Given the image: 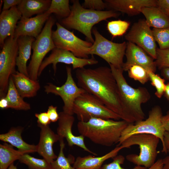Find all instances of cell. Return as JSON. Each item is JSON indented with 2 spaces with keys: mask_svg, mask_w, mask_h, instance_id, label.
I'll return each instance as SVG.
<instances>
[{
  "mask_svg": "<svg viewBox=\"0 0 169 169\" xmlns=\"http://www.w3.org/2000/svg\"><path fill=\"white\" fill-rule=\"evenodd\" d=\"M76 77L79 87L94 95L129 123L117 83L110 68L102 66L95 69H78Z\"/></svg>",
  "mask_w": 169,
  "mask_h": 169,
  "instance_id": "obj_1",
  "label": "cell"
},
{
  "mask_svg": "<svg viewBox=\"0 0 169 169\" xmlns=\"http://www.w3.org/2000/svg\"><path fill=\"white\" fill-rule=\"evenodd\" d=\"M129 123L124 120L92 118L79 121L77 127L80 135L93 143L106 146L119 143L122 133Z\"/></svg>",
  "mask_w": 169,
  "mask_h": 169,
  "instance_id": "obj_2",
  "label": "cell"
},
{
  "mask_svg": "<svg viewBox=\"0 0 169 169\" xmlns=\"http://www.w3.org/2000/svg\"><path fill=\"white\" fill-rule=\"evenodd\" d=\"M109 65L117 83L129 124L143 120L145 114L141 105L150 100V93L144 87H132L125 78L122 68H117L110 64Z\"/></svg>",
  "mask_w": 169,
  "mask_h": 169,
  "instance_id": "obj_3",
  "label": "cell"
},
{
  "mask_svg": "<svg viewBox=\"0 0 169 169\" xmlns=\"http://www.w3.org/2000/svg\"><path fill=\"white\" fill-rule=\"evenodd\" d=\"M71 1V13L67 18L61 20L62 25L67 28L76 30L83 34L88 41L93 43L92 35L93 26L100 22L111 18H116L120 13L113 10L98 11L84 8L78 0Z\"/></svg>",
  "mask_w": 169,
  "mask_h": 169,
  "instance_id": "obj_4",
  "label": "cell"
},
{
  "mask_svg": "<svg viewBox=\"0 0 169 169\" xmlns=\"http://www.w3.org/2000/svg\"><path fill=\"white\" fill-rule=\"evenodd\" d=\"M159 139L153 135L137 134L132 135L124 141L120 145L123 148H129L138 145L140 148L138 155L130 154L126 158L129 162L136 165L149 168L155 162L158 154L157 148Z\"/></svg>",
  "mask_w": 169,
  "mask_h": 169,
  "instance_id": "obj_5",
  "label": "cell"
},
{
  "mask_svg": "<svg viewBox=\"0 0 169 169\" xmlns=\"http://www.w3.org/2000/svg\"><path fill=\"white\" fill-rule=\"evenodd\" d=\"M163 116L161 108L158 105L152 107L149 112L148 118L133 123L129 124L122 131L119 142V145L130 136L137 134L154 135L161 140L162 146V152L167 153L164 143L165 131L162 122Z\"/></svg>",
  "mask_w": 169,
  "mask_h": 169,
  "instance_id": "obj_6",
  "label": "cell"
},
{
  "mask_svg": "<svg viewBox=\"0 0 169 169\" xmlns=\"http://www.w3.org/2000/svg\"><path fill=\"white\" fill-rule=\"evenodd\" d=\"M73 112L79 121L87 122L92 118L119 120L120 116L107 107L93 95L85 92L77 98Z\"/></svg>",
  "mask_w": 169,
  "mask_h": 169,
  "instance_id": "obj_7",
  "label": "cell"
},
{
  "mask_svg": "<svg viewBox=\"0 0 169 169\" xmlns=\"http://www.w3.org/2000/svg\"><path fill=\"white\" fill-rule=\"evenodd\" d=\"M55 21L50 16L42 32L33 43V54L27 67L29 77L31 79L37 80L38 70L44 57L48 53L56 48L52 38V28Z\"/></svg>",
  "mask_w": 169,
  "mask_h": 169,
  "instance_id": "obj_8",
  "label": "cell"
},
{
  "mask_svg": "<svg viewBox=\"0 0 169 169\" xmlns=\"http://www.w3.org/2000/svg\"><path fill=\"white\" fill-rule=\"evenodd\" d=\"M92 32L95 41L90 49L89 54L98 55L117 68H122L123 58L125 55L127 42L116 43L103 36L97 29L94 28Z\"/></svg>",
  "mask_w": 169,
  "mask_h": 169,
  "instance_id": "obj_9",
  "label": "cell"
},
{
  "mask_svg": "<svg viewBox=\"0 0 169 169\" xmlns=\"http://www.w3.org/2000/svg\"><path fill=\"white\" fill-rule=\"evenodd\" d=\"M18 38L14 36L7 38L0 51V98L6 96L9 79L16 71L15 66L18 51Z\"/></svg>",
  "mask_w": 169,
  "mask_h": 169,
  "instance_id": "obj_10",
  "label": "cell"
},
{
  "mask_svg": "<svg viewBox=\"0 0 169 169\" xmlns=\"http://www.w3.org/2000/svg\"><path fill=\"white\" fill-rule=\"evenodd\" d=\"M56 25V29L52 32L56 47L69 51L77 57L88 59L93 43L79 38L58 22Z\"/></svg>",
  "mask_w": 169,
  "mask_h": 169,
  "instance_id": "obj_11",
  "label": "cell"
},
{
  "mask_svg": "<svg viewBox=\"0 0 169 169\" xmlns=\"http://www.w3.org/2000/svg\"><path fill=\"white\" fill-rule=\"evenodd\" d=\"M66 71L67 79L62 85L58 86L49 83L44 86V90L47 94L52 93L60 96L64 103L63 111L73 115V107L75 100L86 91L77 85L72 76L71 68L66 66Z\"/></svg>",
  "mask_w": 169,
  "mask_h": 169,
  "instance_id": "obj_12",
  "label": "cell"
},
{
  "mask_svg": "<svg viewBox=\"0 0 169 169\" xmlns=\"http://www.w3.org/2000/svg\"><path fill=\"white\" fill-rule=\"evenodd\" d=\"M125 38L127 42L136 45L156 59L157 48L156 42L152 30L145 20L141 19L134 23Z\"/></svg>",
  "mask_w": 169,
  "mask_h": 169,
  "instance_id": "obj_13",
  "label": "cell"
},
{
  "mask_svg": "<svg viewBox=\"0 0 169 169\" xmlns=\"http://www.w3.org/2000/svg\"><path fill=\"white\" fill-rule=\"evenodd\" d=\"M59 63L72 65L73 69L82 68L87 65L97 64L98 61L94 57L90 59L77 57L71 52L55 48L49 55L45 58L42 62L38 72V76L41 74L44 69L48 65L52 64L54 74L57 70V65Z\"/></svg>",
  "mask_w": 169,
  "mask_h": 169,
  "instance_id": "obj_14",
  "label": "cell"
},
{
  "mask_svg": "<svg viewBox=\"0 0 169 169\" xmlns=\"http://www.w3.org/2000/svg\"><path fill=\"white\" fill-rule=\"evenodd\" d=\"M126 60L122 67L124 71H128L133 65L141 66L148 71L155 73L156 67L154 59L136 45L127 42L125 52Z\"/></svg>",
  "mask_w": 169,
  "mask_h": 169,
  "instance_id": "obj_15",
  "label": "cell"
},
{
  "mask_svg": "<svg viewBox=\"0 0 169 169\" xmlns=\"http://www.w3.org/2000/svg\"><path fill=\"white\" fill-rule=\"evenodd\" d=\"M57 134L61 138H65L68 145L70 146L75 145L84 151L96 155V154L91 151L86 146L84 141V137L80 135L75 136L72 132V127L75 119L73 115L66 113L63 111L59 113Z\"/></svg>",
  "mask_w": 169,
  "mask_h": 169,
  "instance_id": "obj_16",
  "label": "cell"
},
{
  "mask_svg": "<svg viewBox=\"0 0 169 169\" xmlns=\"http://www.w3.org/2000/svg\"><path fill=\"white\" fill-rule=\"evenodd\" d=\"M45 12L28 18H21L18 22L14 37L27 36L36 38L43 30V27L51 15Z\"/></svg>",
  "mask_w": 169,
  "mask_h": 169,
  "instance_id": "obj_17",
  "label": "cell"
},
{
  "mask_svg": "<svg viewBox=\"0 0 169 169\" xmlns=\"http://www.w3.org/2000/svg\"><path fill=\"white\" fill-rule=\"evenodd\" d=\"M40 128L39 140L37 145V152L44 159L51 163L57 157L54 153L53 146L59 141L60 138L50 128L49 125H44L38 124Z\"/></svg>",
  "mask_w": 169,
  "mask_h": 169,
  "instance_id": "obj_18",
  "label": "cell"
},
{
  "mask_svg": "<svg viewBox=\"0 0 169 169\" xmlns=\"http://www.w3.org/2000/svg\"><path fill=\"white\" fill-rule=\"evenodd\" d=\"M105 2L110 10L129 16L140 14L144 7L157 6V0H105Z\"/></svg>",
  "mask_w": 169,
  "mask_h": 169,
  "instance_id": "obj_19",
  "label": "cell"
},
{
  "mask_svg": "<svg viewBox=\"0 0 169 169\" xmlns=\"http://www.w3.org/2000/svg\"><path fill=\"white\" fill-rule=\"evenodd\" d=\"M22 17L17 6L1 12L0 15V44L1 48L7 38L14 36L18 23Z\"/></svg>",
  "mask_w": 169,
  "mask_h": 169,
  "instance_id": "obj_20",
  "label": "cell"
},
{
  "mask_svg": "<svg viewBox=\"0 0 169 169\" xmlns=\"http://www.w3.org/2000/svg\"><path fill=\"white\" fill-rule=\"evenodd\" d=\"M123 149L122 146L120 145L102 156L95 157L89 155L84 157L78 156L75 160L73 166L76 169H101L105 161L109 159L113 158Z\"/></svg>",
  "mask_w": 169,
  "mask_h": 169,
  "instance_id": "obj_21",
  "label": "cell"
},
{
  "mask_svg": "<svg viewBox=\"0 0 169 169\" xmlns=\"http://www.w3.org/2000/svg\"><path fill=\"white\" fill-rule=\"evenodd\" d=\"M11 76L17 90L23 98L32 97L36 95L40 88L37 80L31 79L18 71H16Z\"/></svg>",
  "mask_w": 169,
  "mask_h": 169,
  "instance_id": "obj_22",
  "label": "cell"
},
{
  "mask_svg": "<svg viewBox=\"0 0 169 169\" xmlns=\"http://www.w3.org/2000/svg\"><path fill=\"white\" fill-rule=\"evenodd\" d=\"M23 128L18 126L11 128L8 131L0 135V140L9 143L25 153L37 152V145L28 144L23 139L21 134Z\"/></svg>",
  "mask_w": 169,
  "mask_h": 169,
  "instance_id": "obj_23",
  "label": "cell"
},
{
  "mask_svg": "<svg viewBox=\"0 0 169 169\" xmlns=\"http://www.w3.org/2000/svg\"><path fill=\"white\" fill-rule=\"evenodd\" d=\"M35 38L27 36L19 37L18 38V55L16 66L18 71L29 77L27 64L29 59L32 45Z\"/></svg>",
  "mask_w": 169,
  "mask_h": 169,
  "instance_id": "obj_24",
  "label": "cell"
},
{
  "mask_svg": "<svg viewBox=\"0 0 169 169\" xmlns=\"http://www.w3.org/2000/svg\"><path fill=\"white\" fill-rule=\"evenodd\" d=\"M51 0H22L17 6L22 18H28L34 15L45 13L49 8Z\"/></svg>",
  "mask_w": 169,
  "mask_h": 169,
  "instance_id": "obj_25",
  "label": "cell"
},
{
  "mask_svg": "<svg viewBox=\"0 0 169 169\" xmlns=\"http://www.w3.org/2000/svg\"><path fill=\"white\" fill-rule=\"evenodd\" d=\"M141 13L150 27L159 29L169 27V17L157 6L144 7Z\"/></svg>",
  "mask_w": 169,
  "mask_h": 169,
  "instance_id": "obj_26",
  "label": "cell"
},
{
  "mask_svg": "<svg viewBox=\"0 0 169 169\" xmlns=\"http://www.w3.org/2000/svg\"><path fill=\"white\" fill-rule=\"evenodd\" d=\"M6 97L8 102L9 108L23 110H28L31 109L30 105L23 100L18 92L11 76L9 79Z\"/></svg>",
  "mask_w": 169,
  "mask_h": 169,
  "instance_id": "obj_27",
  "label": "cell"
},
{
  "mask_svg": "<svg viewBox=\"0 0 169 169\" xmlns=\"http://www.w3.org/2000/svg\"><path fill=\"white\" fill-rule=\"evenodd\" d=\"M24 154L14 149L12 145L6 143L0 145V169H8L9 166Z\"/></svg>",
  "mask_w": 169,
  "mask_h": 169,
  "instance_id": "obj_28",
  "label": "cell"
},
{
  "mask_svg": "<svg viewBox=\"0 0 169 169\" xmlns=\"http://www.w3.org/2000/svg\"><path fill=\"white\" fill-rule=\"evenodd\" d=\"M69 0H52L46 13H55L63 19L68 17L71 13Z\"/></svg>",
  "mask_w": 169,
  "mask_h": 169,
  "instance_id": "obj_29",
  "label": "cell"
},
{
  "mask_svg": "<svg viewBox=\"0 0 169 169\" xmlns=\"http://www.w3.org/2000/svg\"><path fill=\"white\" fill-rule=\"evenodd\" d=\"M18 160L27 166L29 169H53L51 163L44 159L36 158L28 153L22 155Z\"/></svg>",
  "mask_w": 169,
  "mask_h": 169,
  "instance_id": "obj_30",
  "label": "cell"
},
{
  "mask_svg": "<svg viewBox=\"0 0 169 169\" xmlns=\"http://www.w3.org/2000/svg\"><path fill=\"white\" fill-rule=\"evenodd\" d=\"M60 150L57 158L51 163L53 169H76L71 165V162L73 163L75 161L71 160L70 158H67L65 156L64 149L65 143L64 138H60L59 141Z\"/></svg>",
  "mask_w": 169,
  "mask_h": 169,
  "instance_id": "obj_31",
  "label": "cell"
},
{
  "mask_svg": "<svg viewBox=\"0 0 169 169\" xmlns=\"http://www.w3.org/2000/svg\"><path fill=\"white\" fill-rule=\"evenodd\" d=\"M130 25L129 22L120 20L108 22L107 28L113 37L120 36L126 32Z\"/></svg>",
  "mask_w": 169,
  "mask_h": 169,
  "instance_id": "obj_32",
  "label": "cell"
},
{
  "mask_svg": "<svg viewBox=\"0 0 169 169\" xmlns=\"http://www.w3.org/2000/svg\"><path fill=\"white\" fill-rule=\"evenodd\" d=\"M127 71L130 78L138 81L142 84H145L149 80L148 71L140 66L133 65Z\"/></svg>",
  "mask_w": 169,
  "mask_h": 169,
  "instance_id": "obj_33",
  "label": "cell"
},
{
  "mask_svg": "<svg viewBox=\"0 0 169 169\" xmlns=\"http://www.w3.org/2000/svg\"><path fill=\"white\" fill-rule=\"evenodd\" d=\"M152 31L159 48L169 49V27L163 28H153Z\"/></svg>",
  "mask_w": 169,
  "mask_h": 169,
  "instance_id": "obj_34",
  "label": "cell"
},
{
  "mask_svg": "<svg viewBox=\"0 0 169 169\" xmlns=\"http://www.w3.org/2000/svg\"><path fill=\"white\" fill-rule=\"evenodd\" d=\"M148 72L151 84L156 90L155 95L157 98H161L164 95L165 89V79L155 73L148 71Z\"/></svg>",
  "mask_w": 169,
  "mask_h": 169,
  "instance_id": "obj_35",
  "label": "cell"
},
{
  "mask_svg": "<svg viewBox=\"0 0 169 169\" xmlns=\"http://www.w3.org/2000/svg\"><path fill=\"white\" fill-rule=\"evenodd\" d=\"M155 62L156 67L160 70L164 68H169V49L157 48Z\"/></svg>",
  "mask_w": 169,
  "mask_h": 169,
  "instance_id": "obj_36",
  "label": "cell"
},
{
  "mask_svg": "<svg viewBox=\"0 0 169 169\" xmlns=\"http://www.w3.org/2000/svg\"><path fill=\"white\" fill-rule=\"evenodd\" d=\"M125 160V157L122 155H117L113 158L110 163L103 165L101 169H147L145 167L136 166L131 169L124 168L121 166Z\"/></svg>",
  "mask_w": 169,
  "mask_h": 169,
  "instance_id": "obj_37",
  "label": "cell"
},
{
  "mask_svg": "<svg viewBox=\"0 0 169 169\" xmlns=\"http://www.w3.org/2000/svg\"><path fill=\"white\" fill-rule=\"evenodd\" d=\"M82 6L86 9L98 11H103L107 7L105 3L101 0H85Z\"/></svg>",
  "mask_w": 169,
  "mask_h": 169,
  "instance_id": "obj_38",
  "label": "cell"
},
{
  "mask_svg": "<svg viewBox=\"0 0 169 169\" xmlns=\"http://www.w3.org/2000/svg\"><path fill=\"white\" fill-rule=\"evenodd\" d=\"M47 112L51 122H55L58 120L59 115L57 112V106H49Z\"/></svg>",
  "mask_w": 169,
  "mask_h": 169,
  "instance_id": "obj_39",
  "label": "cell"
},
{
  "mask_svg": "<svg viewBox=\"0 0 169 169\" xmlns=\"http://www.w3.org/2000/svg\"><path fill=\"white\" fill-rule=\"evenodd\" d=\"M35 117L37 118L38 124L44 125H47L51 122L47 112L36 113Z\"/></svg>",
  "mask_w": 169,
  "mask_h": 169,
  "instance_id": "obj_40",
  "label": "cell"
},
{
  "mask_svg": "<svg viewBox=\"0 0 169 169\" xmlns=\"http://www.w3.org/2000/svg\"><path fill=\"white\" fill-rule=\"evenodd\" d=\"M157 6L169 17V0H157Z\"/></svg>",
  "mask_w": 169,
  "mask_h": 169,
  "instance_id": "obj_41",
  "label": "cell"
},
{
  "mask_svg": "<svg viewBox=\"0 0 169 169\" xmlns=\"http://www.w3.org/2000/svg\"><path fill=\"white\" fill-rule=\"evenodd\" d=\"M22 0H3V6L2 11L9 10L11 8L18 6Z\"/></svg>",
  "mask_w": 169,
  "mask_h": 169,
  "instance_id": "obj_42",
  "label": "cell"
},
{
  "mask_svg": "<svg viewBox=\"0 0 169 169\" xmlns=\"http://www.w3.org/2000/svg\"><path fill=\"white\" fill-rule=\"evenodd\" d=\"M162 122L165 131L169 132V110L166 115H163Z\"/></svg>",
  "mask_w": 169,
  "mask_h": 169,
  "instance_id": "obj_43",
  "label": "cell"
},
{
  "mask_svg": "<svg viewBox=\"0 0 169 169\" xmlns=\"http://www.w3.org/2000/svg\"><path fill=\"white\" fill-rule=\"evenodd\" d=\"M163 165L162 159H159L152 166L147 169H162Z\"/></svg>",
  "mask_w": 169,
  "mask_h": 169,
  "instance_id": "obj_44",
  "label": "cell"
},
{
  "mask_svg": "<svg viewBox=\"0 0 169 169\" xmlns=\"http://www.w3.org/2000/svg\"><path fill=\"white\" fill-rule=\"evenodd\" d=\"M0 107L2 109H7L9 108L8 102L6 96L1 98Z\"/></svg>",
  "mask_w": 169,
  "mask_h": 169,
  "instance_id": "obj_45",
  "label": "cell"
},
{
  "mask_svg": "<svg viewBox=\"0 0 169 169\" xmlns=\"http://www.w3.org/2000/svg\"><path fill=\"white\" fill-rule=\"evenodd\" d=\"M164 143L167 152L169 154V132L166 131L164 135Z\"/></svg>",
  "mask_w": 169,
  "mask_h": 169,
  "instance_id": "obj_46",
  "label": "cell"
},
{
  "mask_svg": "<svg viewBox=\"0 0 169 169\" xmlns=\"http://www.w3.org/2000/svg\"><path fill=\"white\" fill-rule=\"evenodd\" d=\"M161 74L164 79L169 80V68H164L161 70Z\"/></svg>",
  "mask_w": 169,
  "mask_h": 169,
  "instance_id": "obj_47",
  "label": "cell"
},
{
  "mask_svg": "<svg viewBox=\"0 0 169 169\" xmlns=\"http://www.w3.org/2000/svg\"><path fill=\"white\" fill-rule=\"evenodd\" d=\"M163 166L162 169H169V155L162 159Z\"/></svg>",
  "mask_w": 169,
  "mask_h": 169,
  "instance_id": "obj_48",
  "label": "cell"
},
{
  "mask_svg": "<svg viewBox=\"0 0 169 169\" xmlns=\"http://www.w3.org/2000/svg\"><path fill=\"white\" fill-rule=\"evenodd\" d=\"M163 95L169 102V82L166 84L165 89Z\"/></svg>",
  "mask_w": 169,
  "mask_h": 169,
  "instance_id": "obj_49",
  "label": "cell"
},
{
  "mask_svg": "<svg viewBox=\"0 0 169 169\" xmlns=\"http://www.w3.org/2000/svg\"><path fill=\"white\" fill-rule=\"evenodd\" d=\"M8 169H18L17 167L14 165L13 163L12 164Z\"/></svg>",
  "mask_w": 169,
  "mask_h": 169,
  "instance_id": "obj_50",
  "label": "cell"
}]
</instances>
